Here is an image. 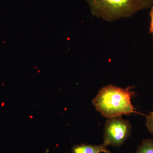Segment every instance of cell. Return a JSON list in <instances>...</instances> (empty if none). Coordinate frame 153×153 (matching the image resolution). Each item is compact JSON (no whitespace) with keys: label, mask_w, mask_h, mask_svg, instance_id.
<instances>
[{"label":"cell","mask_w":153,"mask_h":153,"mask_svg":"<svg viewBox=\"0 0 153 153\" xmlns=\"http://www.w3.org/2000/svg\"><path fill=\"white\" fill-rule=\"evenodd\" d=\"M136 153H153V140H143Z\"/></svg>","instance_id":"5"},{"label":"cell","mask_w":153,"mask_h":153,"mask_svg":"<svg viewBox=\"0 0 153 153\" xmlns=\"http://www.w3.org/2000/svg\"><path fill=\"white\" fill-rule=\"evenodd\" d=\"M150 16L151 21L149 33L150 34H153V6L151 9L150 13Z\"/></svg>","instance_id":"7"},{"label":"cell","mask_w":153,"mask_h":153,"mask_svg":"<svg viewBox=\"0 0 153 153\" xmlns=\"http://www.w3.org/2000/svg\"><path fill=\"white\" fill-rule=\"evenodd\" d=\"M91 13L106 21L131 16L150 7L153 0H88Z\"/></svg>","instance_id":"2"},{"label":"cell","mask_w":153,"mask_h":153,"mask_svg":"<svg viewBox=\"0 0 153 153\" xmlns=\"http://www.w3.org/2000/svg\"><path fill=\"white\" fill-rule=\"evenodd\" d=\"M132 126L122 116L108 118L105 126L103 143L114 147L123 144L131 132Z\"/></svg>","instance_id":"3"},{"label":"cell","mask_w":153,"mask_h":153,"mask_svg":"<svg viewBox=\"0 0 153 153\" xmlns=\"http://www.w3.org/2000/svg\"><path fill=\"white\" fill-rule=\"evenodd\" d=\"M104 143L100 145L81 144L75 145L72 148V153H111Z\"/></svg>","instance_id":"4"},{"label":"cell","mask_w":153,"mask_h":153,"mask_svg":"<svg viewBox=\"0 0 153 153\" xmlns=\"http://www.w3.org/2000/svg\"><path fill=\"white\" fill-rule=\"evenodd\" d=\"M133 87L124 88L112 85L102 88L92 100L96 109L107 118L122 116L132 113L135 111L131 99L135 96Z\"/></svg>","instance_id":"1"},{"label":"cell","mask_w":153,"mask_h":153,"mask_svg":"<svg viewBox=\"0 0 153 153\" xmlns=\"http://www.w3.org/2000/svg\"><path fill=\"white\" fill-rule=\"evenodd\" d=\"M146 126L148 131L153 135V111L146 116Z\"/></svg>","instance_id":"6"}]
</instances>
